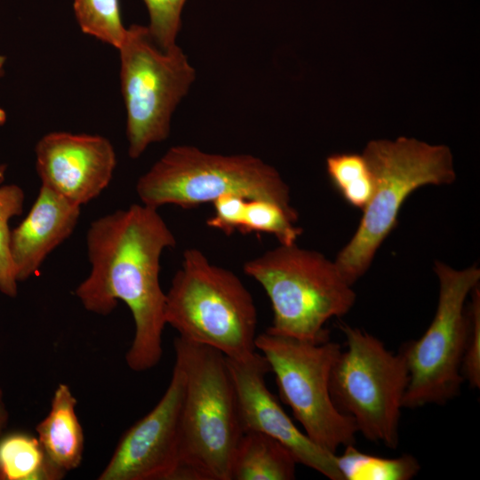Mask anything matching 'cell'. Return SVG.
I'll use <instances>...</instances> for the list:
<instances>
[{
  "instance_id": "52a82bcc",
  "label": "cell",
  "mask_w": 480,
  "mask_h": 480,
  "mask_svg": "<svg viewBox=\"0 0 480 480\" xmlns=\"http://www.w3.org/2000/svg\"><path fill=\"white\" fill-rule=\"evenodd\" d=\"M346 338L332 369L330 392L340 412L372 442L396 449L404 396L409 382L404 356L373 335L340 324Z\"/></svg>"
},
{
  "instance_id": "30bf717a",
  "label": "cell",
  "mask_w": 480,
  "mask_h": 480,
  "mask_svg": "<svg viewBox=\"0 0 480 480\" xmlns=\"http://www.w3.org/2000/svg\"><path fill=\"white\" fill-rule=\"evenodd\" d=\"M255 346L275 374L282 401L313 442L335 454L340 447L355 444L356 425L339 411L330 392L339 343L311 342L266 330L257 335Z\"/></svg>"
},
{
  "instance_id": "9a60e30c",
  "label": "cell",
  "mask_w": 480,
  "mask_h": 480,
  "mask_svg": "<svg viewBox=\"0 0 480 480\" xmlns=\"http://www.w3.org/2000/svg\"><path fill=\"white\" fill-rule=\"evenodd\" d=\"M76 405L70 387L60 383L47 415L36 427V437L47 459L64 473L76 469L84 457V436Z\"/></svg>"
},
{
  "instance_id": "8992f818",
  "label": "cell",
  "mask_w": 480,
  "mask_h": 480,
  "mask_svg": "<svg viewBox=\"0 0 480 480\" xmlns=\"http://www.w3.org/2000/svg\"><path fill=\"white\" fill-rule=\"evenodd\" d=\"M140 203L192 208L226 194L275 202L288 210L290 188L277 170L247 154L220 155L196 147L170 148L136 183Z\"/></svg>"
},
{
  "instance_id": "7402d4cb",
  "label": "cell",
  "mask_w": 480,
  "mask_h": 480,
  "mask_svg": "<svg viewBox=\"0 0 480 480\" xmlns=\"http://www.w3.org/2000/svg\"><path fill=\"white\" fill-rule=\"evenodd\" d=\"M6 165L0 164V292L15 298L18 281L15 277L10 250V220L23 212L25 194L16 184H3Z\"/></svg>"
},
{
  "instance_id": "3957f363",
  "label": "cell",
  "mask_w": 480,
  "mask_h": 480,
  "mask_svg": "<svg viewBox=\"0 0 480 480\" xmlns=\"http://www.w3.org/2000/svg\"><path fill=\"white\" fill-rule=\"evenodd\" d=\"M373 176V192L351 239L334 262L353 285L369 269L388 236L398 224L407 197L427 185H448L456 173L450 148L413 138L373 140L364 152Z\"/></svg>"
},
{
  "instance_id": "d6986e66",
  "label": "cell",
  "mask_w": 480,
  "mask_h": 480,
  "mask_svg": "<svg viewBox=\"0 0 480 480\" xmlns=\"http://www.w3.org/2000/svg\"><path fill=\"white\" fill-rule=\"evenodd\" d=\"M326 172L347 204L363 210L373 192V176L364 155L335 153L327 156Z\"/></svg>"
},
{
  "instance_id": "9c48e42d",
  "label": "cell",
  "mask_w": 480,
  "mask_h": 480,
  "mask_svg": "<svg viewBox=\"0 0 480 480\" xmlns=\"http://www.w3.org/2000/svg\"><path fill=\"white\" fill-rule=\"evenodd\" d=\"M434 272L439 292L432 322L420 338L400 350L409 372L404 408L444 404L459 394L464 381L460 368L469 325L465 303L479 284L480 269L476 265L456 269L436 260Z\"/></svg>"
},
{
  "instance_id": "d4e9b609",
  "label": "cell",
  "mask_w": 480,
  "mask_h": 480,
  "mask_svg": "<svg viewBox=\"0 0 480 480\" xmlns=\"http://www.w3.org/2000/svg\"><path fill=\"white\" fill-rule=\"evenodd\" d=\"M246 199L236 194H226L215 199L212 202L214 214L206 221L208 227L226 235L238 231Z\"/></svg>"
},
{
  "instance_id": "e0dca14e",
  "label": "cell",
  "mask_w": 480,
  "mask_h": 480,
  "mask_svg": "<svg viewBox=\"0 0 480 480\" xmlns=\"http://www.w3.org/2000/svg\"><path fill=\"white\" fill-rule=\"evenodd\" d=\"M65 475L49 461L37 437L23 432L0 437V480H59Z\"/></svg>"
},
{
  "instance_id": "4316f807",
  "label": "cell",
  "mask_w": 480,
  "mask_h": 480,
  "mask_svg": "<svg viewBox=\"0 0 480 480\" xmlns=\"http://www.w3.org/2000/svg\"><path fill=\"white\" fill-rule=\"evenodd\" d=\"M5 58L0 55V77L4 75Z\"/></svg>"
},
{
  "instance_id": "7a4b0ae2",
  "label": "cell",
  "mask_w": 480,
  "mask_h": 480,
  "mask_svg": "<svg viewBox=\"0 0 480 480\" xmlns=\"http://www.w3.org/2000/svg\"><path fill=\"white\" fill-rule=\"evenodd\" d=\"M174 351L185 374L176 480H230L244 430L226 356L180 337Z\"/></svg>"
},
{
  "instance_id": "cb8c5ba5",
  "label": "cell",
  "mask_w": 480,
  "mask_h": 480,
  "mask_svg": "<svg viewBox=\"0 0 480 480\" xmlns=\"http://www.w3.org/2000/svg\"><path fill=\"white\" fill-rule=\"evenodd\" d=\"M471 303L468 308V332L465 342L460 372L464 381L474 388H480V291L477 284L470 292Z\"/></svg>"
},
{
  "instance_id": "2e32d148",
  "label": "cell",
  "mask_w": 480,
  "mask_h": 480,
  "mask_svg": "<svg viewBox=\"0 0 480 480\" xmlns=\"http://www.w3.org/2000/svg\"><path fill=\"white\" fill-rule=\"evenodd\" d=\"M297 464L292 453L277 440L245 431L233 456L230 480H292Z\"/></svg>"
},
{
  "instance_id": "44dd1931",
  "label": "cell",
  "mask_w": 480,
  "mask_h": 480,
  "mask_svg": "<svg viewBox=\"0 0 480 480\" xmlns=\"http://www.w3.org/2000/svg\"><path fill=\"white\" fill-rule=\"evenodd\" d=\"M73 10L83 33L118 49L127 29L119 0H73Z\"/></svg>"
},
{
  "instance_id": "277c9868",
  "label": "cell",
  "mask_w": 480,
  "mask_h": 480,
  "mask_svg": "<svg viewBox=\"0 0 480 480\" xmlns=\"http://www.w3.org/2000/svg\"><path fill=\"white\" fill-rule=\"evenodd\" d=\"M165 322L180 338L244 360L256 351L257 308L231 270L214 265L196 248L187 249L165 293Z\"/></svg>"
},
{
  "instance_id": "8fae6325",
  "label": "cell",
  "mask_w": 480,
  "mask_h": 480,
  "mask_svg": "<svg viewBox=\"0 0 480 480\" xmlns=\"http://www.w3.org/2000/svg\"><path fill=\"white\" fill-rule=\"evenodd\" d=\"M184 392L185 374L175 360L163 396L123 434L98 480H176Z\"/></svg>"
},
{
  "instance_id": "ac0fdd59",
  "label": "cell",
  "mask_w": 480,
  "mask_h": 480,
  "mask_svg": "<svg viewBox=\"0 0 480 480\" xmlns=\"http://www.w3.org/2000/svg\"><path fill=\"white\" fill-rule=\"evenodd\" d=\"M337 455V465L342 480H408L420 471L419 461L412 455L385 458L356 449L344 447Z\"/></svg>"
},
{
  "instance_id": "7c38bea8",
  "label": "cell",
  "mask_w": 480,
  "mask_h": 480,
  "mask_svg": "<svg viewBox=\"0 0 480 480\" xmlns=\"http://www.w3.org/2000/svg\"><path fill=\"white\" fill-rule=\"evenodd\" d=\"M238 402L244 432L268 435L284 445L297 462L332 480H342L337 454L324 450L301 432L267 388L270 372L265 356L255 351L244 360L226 357Z\"/></svg>"
},
{
  "instance_id": "4fadbf2b",
  "label": "cell",
  "mask_w": 480,
  "mask_h": 480,
  "mask_svg": "<svg viewBox=\"0 0 480 480\" xmlns=\"http://www.w3.org/2000/svg\"><path fill=\"white\" fill-rule=\"evenodd\" d=\"M35 153L41 186L80 207L107 188L116 166L112 143L98 134L51 132Z\"/></svg>"
},
{
  "instance_id": "ba28073f",
  "label": "cell",
  "mask_w": 480,
  "mask_h": 480,
  "mask_svg": "<svg viewBox=\"0 0 480 480\" xmlns=\"http://www.w3.org/2000/svg\"><path fill=\"white\" fill-rule=\"evenodd\" d=\"M117 50L128 155L136 159L151 144L168 138L172 116L188 93L196 72L177 44L162 49L148 26L127 27Z\"/></svg>"
},
{
  "instance_id": "ffe728a7",
  "label": "cell",
  "mask_w": 480,
  "mask_h": 480,
  "mask_svg": "<svg viewBox=\"0 0 480 480\" xmlns=\"http://www.w3.org/2000/svg\"><path fill=\"white\" fill-rule=\"evenodd\" d=\"M299 216L296 210H288L282 205L265 199L245 200L238 231L273 235L280 244L296 243L302 229L296 226Z\"/></svg>"
},
{
  "instance_id": "5bb4252c",
  "label": "cell",
  "mask_w": 480,
  "mask_h": 480,
  "mask_svg": "<svg viewBox=\"0 0 480 480\" xmlns=\"http://www.w3.org/2000/svg\"><path fill=\"white\" fill-rule=\"evenodd\" d=\"M80 209L40 186L27 216L10 233L9 250L18 283L34 276L49 254L72 235Z\"/></svg>"
},
{
  "instance_id": "603a6c76",
  "label": "cell",
  "mask_w": 480,
  "mask_h": 480,
  "mask_svg": "<svg viewBox=\"0 0 480 480\" xmlns=\"http://www.w3.org/2000/svg\"><path fill=\"white\" fill-rule=\"evenodd\" d=\"M147 6L148 30L155 42L164 50L176 45L181 26V12L187 0H143Z\"/></svg>"
},
{
  "instance_id": "5b68a950",
  "label": "cell",
  "mask_w": 480,
  "mask_h": 480,
  "mask_svg": "<svg viewBox=\"0 0 480 480\" xmlns=\"http://www.w3.org/2000/svg\"><path fill=\"white\" fill-rule=\"evenodd\" d=\"M244 272L266 292L273 309L270 332L311 342L330 340L325 324L343 316L356 294L334 261L296 243L245 261Z\"/></svg>"
},
{
  "instance_id": "484cf974",
  "label": "cell",
  "mask_w": 480,
  "mask_h": 480,
  "mask_svg": "<svg viewBox=\"0 0 480 480\" xmlns=\"http://www.w3.org/2000/svg\"><path fill=\"white\" fill-rule=\"evenodd\" d=\"M9 411L4 399V393L0 385V437L4 435L9 422Z\"/></svg>"
},
{
  "instance_id": "6da1fadb",
  "label": "cell",
  "mask_w": 480,
  "mask_h": 480,
  "mask_svg": "<svg viewBox=\"0 0 480 480\" xmlns=\"http://www.w3.org/2000/svg\"><path fill=\"white\" fill-rule=\"evenodd\" d=\"M157 210L133 204L92 220L85 238L91 269L74 291L84 309L99 316L111 314L119 300L126 304L134 335L125 362L138 372L163 356L166 294L160 258L177 243Z\"/></svg>"
}]
</instances>
